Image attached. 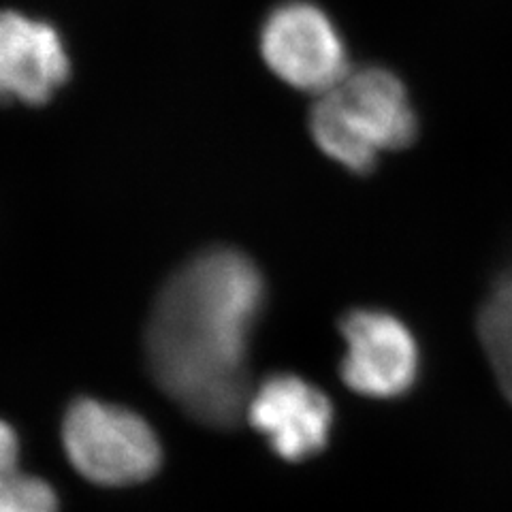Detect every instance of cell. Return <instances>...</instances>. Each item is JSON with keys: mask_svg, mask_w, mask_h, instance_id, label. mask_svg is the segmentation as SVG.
Instances as JSON below:
<instances>
[{"mask_svg": "<svg viewBox=\"0 0 512 512\" xmlns=\"http://www.w3.org/2000/svg\"><path fill=\"white\" fill-rule=\"evenodd\" d=\"M246 419L280 459L297 463L325 451L335 408L314 382L297 374H271L252 391Z\"/></svg>", "mask_w": 512, "mask_h": 512, "instance_id": "cell-6", "label": "cell"}, {"mask_svg": "<svg viewBox=\"0 0 512 512\" xmlns=\"http://www.w3.org/2000/svg\"><path fill=\"white\" fill-rule=\"evenodd\" d=\"M261 269L233 248L205 250L160 288L146 329L152 378L197 423L229 429L246 414L248 346L265 308Z\"/></svg>", "mask_w": 512, "mask_h": 512, "instance_id": "cell-1", "label": "cell"}, {"mask_svg": "<svg viewBox=\"0 0 512 512\" xmlns=\"http://www.w3.org/2000/svg\"><path fill=\"white\" fill-rule=\"evenodd\" d=\"M62 446L71 466L101 487L143 483L163 463L156 431L141 414L92 397L77 399L64 414Z\"/></svg>", "mask_w": 512, "mask_h": 512, "instance_id": "cell-3", "label": "cell"}, {"mask_svg": "<svg viewBox=\"0 0 512 512\" xmlns=\"http://www.w3.org/2000/svg\"><path fill=\"white\" fill-rule=\"evenodd\" d=\"M261 54L271 73L303 92L327 94L348 77L342 32L312 0H284L261 28Z\"/></svg>", "mask_w": 512, "mask_h": 512, "instance_id": "cell-4", "label": "cell"}, {"mask_svg": "<svg viewBox=\"0 0 512 512\" xmlns=\"http://www.w3.org/2000/svg\"><path fill=\"white\" fill-rule=\"evenodd\" d=\"M69 77V58L54 26L0 11V103L41 105Z\"/></svg>", "mask_w": 512, "mask_h": 512, "instance_id": "cell-7", "label": "cell"}, {"mask_svg": "<svg viewBox=\"0 0 512 512\" xmlns=\"http://www.w3.org/2000/svg\"><path fill=\"white\" fill-rule=\"evenodd\" d=\"M310 131L323 154L365 175L378 165L380 152L410 146L419 118L402 79L370 64L350 71L338 88L323 94L310 114Z\"/></svg>", "mask_w": 512, "mask_h": 512, "instance_id": "cell-2", "label": "cell"}, {"mask_svg": "<svg viewBox=\"0 0 512 512\" xmlns=\"http://www.w3.org/2000/svg\"><path fill=\"white\" fill-rule=\"evenodd\" d=\"M0 512H58V498L50 483L20 466V440L0 419Z\"/></svg>", "mask_w": 512, "mask_h": 512, "instance_id": "cell-8", "label": "cell"}, {"mask_svg": "<svg viewBox=\"0 0 512 512\" xmlns=\"http://www.w3.org/2000/svg\"><path fill=\"white\" fill-rule=\"evenodd\" d=\"M340 376L350 391L372 399L408 395L421 376V348L402 318L380 308L350 310L340 323Z\"/></svg>", "mask_w": 512, "mask_h": 512, "instance_id": "cell-5", "label": "cell"}, {"mask_svg": "<svg viewBox=\"0 0 512 512\" xmlns=\"http://www.w3.org/2000/svg\"><path fill=\"white\" fill-rule=\"evenodd\" d=\"M478 335L502 393L512 402V271L495 284L480 308Z\"/></svg>", "mask_w": 512, "mask_h": 512, "instance_id": "cell-9", "label": "cell"}]
</instances>
